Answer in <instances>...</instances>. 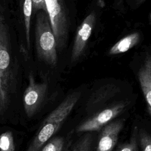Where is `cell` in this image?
<instances>
[{"instance_id": "cell-1", "label": "cell", "mask_w": 151, "mask_h": 151, "mask_svg": "<svg viewBox=\"0 0 151 151\" xmlns=\"http://www.w3.org/2000/svg\"><path fill=\"white\" fill-rule=\"evenodd\" d=\"M80 97L81 92L79 91L70 93L50 113L40 126L27 151L41 150L65 122Z\"/></svg>"}, {"instance_id": "cell-2", "label": "cell", "mask_w": 151, "mask_h": 151, "mask_svg": "<svg viewBox=\"0 0 151 151\" xmlns=\"http://www.w3.org/2000/svg\"><path fill=\"white\" fill-rule=\"evenodd\" d=\"M17 66L12 56L10 34L3 16H0V81L8 101L16 90Z\"/></svg>"}, {"instance_id": "cell-3", "label": "cell", "mask_w": 151, "mask_h": 151, "mask_svg": "<svg viewBox=\"0 0 151 151\" xmlns=\"http://www.w3.org/2000/svg\"><path fill=\"white\" fill-rule=\"evenodd\" d=\"M35 42L38 58L46 64L55 67L58 63L57 42L48 13L39 11L36 13Z\"/></svg>"}, {"instance_id": "cell-4", "label": "cell", "mask_w": 151, "mask_h": 151, "mask_svg": "<svg viewBox=\"0 0 151 151\" xmlns=\"http://www.w3.org/2000/svg\"><path fill=\"white\" fill-rule=\"evenodd\" d=\"M54 34L57 48L61 51L67 45L70 29L68 12L64 0H45Z\"/></svg>"}, {"instance_id": "cell-5", "label": "cell", "mask_w": 151, "mask_h": 151, "mask_svg": "<svg viewBox=\"0 0 151 151\" xmlns=\"http://www.w3.org/2000/svg\"><path fill=\"white\" fill-rule=\"evenodd\" d=\"M129 104V101L127 100L113 103L83 122L77 127V132H88L100 130L124 111Z\"/></svg>"}, {"instance_id": "cell-6", "label": "cell", "mask_w": 151, "mask_h": 151, "mask_svg": "<svg viewBox=\"0 0 151 151\" xmlns=\"http://www.w3.org/2000/svg\"><path fill=\"white\" fill-rule=\"evenodd\" d=\"M48 90L46 81L37 83L32 73L28 76V85L23 96V104L25 112L28 117H32L41 106Z\"/></svg>"}, {"instance_id": "cell-7", "label": "cell", "mask_w": 151, "mask_h": 151, "mask_svg": "<svg viewBox=\"0 0 151 151\" xmlns=\"http://www.w3.org/2000/svg\"><path fill=\"white\" fill-rule=\"evenodd\" d=\"M96 22V14L94 12L88 14L78 27L73 42L71 53V61L76 63L83 55L88 40Z\"/></svg>"}, {"instance_id": "cell-8", "label": "cell", "mask_w": 151, "mask_h": 151, "mask_svg": "<svg viewBox=\"0 0 151 151\" xmlns=\"http://www.w3.org/2000/svg\"><path fill=\"white\" fill-rule=\"evenodd\" d=\"M124 123L125 120L122 119L111 121L105 125L99 136L96 151H112Z\"/></svg>"}, {"instance_id": "cell-9", "label": "cell", "mask_w": 151, "mask_h": 151, "mask_svg": "<svg viewBox=\"0 0 151 151\" xmlns=\"http://www.w3.org/2000/svg\"><path fill=\"white\" fill-rule=\"evenodd\" d=\"M138 81L146 103V111L151 116V55L147 54L137 72Z\"/></svg>"}, {"instance_id": "cell-10", "label": "cell", "mask_w": 151, "mask_h": 151, "mask_svg": "<svg viewBox=\"0 0 151 151\" xmlns=\"http://www.w3.org/2000/svg\"><path fill=\"white\" fill-rule=\"evenodd\" d=\"M120 91V87L113 83L106 84L101 86L90 97L86 104L87 111L96 109L114 97Z\"/></svg>"}, {"instance_id": "cell-11", "label": "cell", "mask_w": 151, "mask_h": 151, "mask_svg": "<svg viewBox=\"0 0 151 151\" xmlns=\"http://www.w3.org/2000/svg\"><path fill=\"white\" fill-rule=\"evenodd\" d=\"M140 40V34L134 32L128 34L116 42L109 51V55H117L124 53L136 46Z\"/></svg>"}, {"instance_id": "cell-12", "label": "cell", "mask_w": 151, "mask_h": 151, "mask_svg": "<svg viewBox=\"0 0 151 151\" xmlns=\"http://www.w3.org/2000/svg\"><path fill=\"white\" fill-rule=\"evenodd\" d=\"M20 6L22 12V19L24 25L25 34L27 47L29 50L30 48V28L31 19L32 14V0H19Z\"/></svg>"}, {"instance_id": "cell-13", "label": "cell", "mask_w": 151, "mask_h": 151, "mask_svg": "<svg viewBox=\"0 0 151 151\" xmlns=\"http://www.w3.org/2000/svg\"><path fill=\"white\" fill-rule=\"evenodd\" d=\"M137 139L138 128L137 126H134L129 140L123 144H121L116 151H139Z\"/></svg>"}, {"instance_id": "cell-14", "label": "cell", "mask_w": 151, "mask_h": 151, "mask_svg": "<svg viewBox=\"0 0 151 151\" xmlns=\"http://www.w3.org/2000/svg\"><path fill=\"white\" fill-rule=\"evenodd\" d=\"M65 141L63 137L57 136L49 139L40 151H64Z\"/></svg>"}, {"instance_id": "cell-15", "label": "cell", "mask_w": 151, "mask_h": 151, "mask_svg": "<svg viewBox=\"0 0 151 151\" xmlns=\"http://www.w3.org/2000/svg\"><path fill=\"white\" fill-rule=\"evenodd\" d=\"M0 151H15L12 133L6 132L0 135Z\"/></svg>"}, {"instance_id": "cell-16", "label": "cell", "mask_w": 151, "mask_h": 151, "mask_svg": "<svg viewBox=\"0 0 151 151\" xmlns=\"http://www.w3.org/2000/svg\"><path fill=\"white\" fill-rule=\"evenodd\" d=\"M138 137L142 151H151V137L150 134L144 130L138 132Z\"/></svg>"}, {"instance_id": "cell-17", "label": "cell", "mask_w": 151, "mask_h": 151, "mask_svg": "<svg viewBox=\"0 0 151 151\" xmlns=\"http://www.w3.org/2000/svg\"><path fill=\"white\" fill-rule=\"evenodd\" d=\"M91 140V134H86L73 148V151H90Z\"/></svg>"}, {"instance_id": "cell-18", "label": "cell", "mask_w": 151, "mask_h": 151, "mask_svg": "<svg viewBox=\"0 0 151 151\" xmlns=\"http://www.w3.org/2000/svg\"><path fill=\"white\" fill-rule=\"evenodd\" d=\"M32 3L33 13L35 14L39 11H43L48 13L45 0H32Z\"/></svg>"}, {"instance_id": "cell-19", "label": "cell", "mask_w": 151, "mask_h": 151, "mask_svg": "<svg viewBox=\"0 0 151 151\" xmlns=\"http://www.w3.org/2000/svg\"><path fill=\"white\" fill-rule=\"evenodd\" d=\"M8 103L9 101H8L4 96L0 81V116L4 114V113L5 111L8 107Z\"/></svg>"}, {"instance_id": "cell-20", "label": "cell", "mask_w": 151, "mask_h": 151, "mask_svg": "<svg viewBox=\"0 0 151 151\" xmlns=\"http://www.w3.org/2000/svg\"><path fill=\"white\" fill-rule=\"evenodd\" d=\"M146 0H128L129 4L131 8H137L143 4Z\"/></svg>"}, {"instance_id": "cell-21", "label": "cell", "mask_w": 151, "mask_h": 151, "mask_svg": "<svg viewBox=\"0 0 151 151\" xmlns=\"http://www.w3.org/2000/svg\"><path fill=\"white\" fill-rule=\"evenodd\" d=\"M5 9V0H0V16H2V14Z\"/></svg>"}]
</instances>
